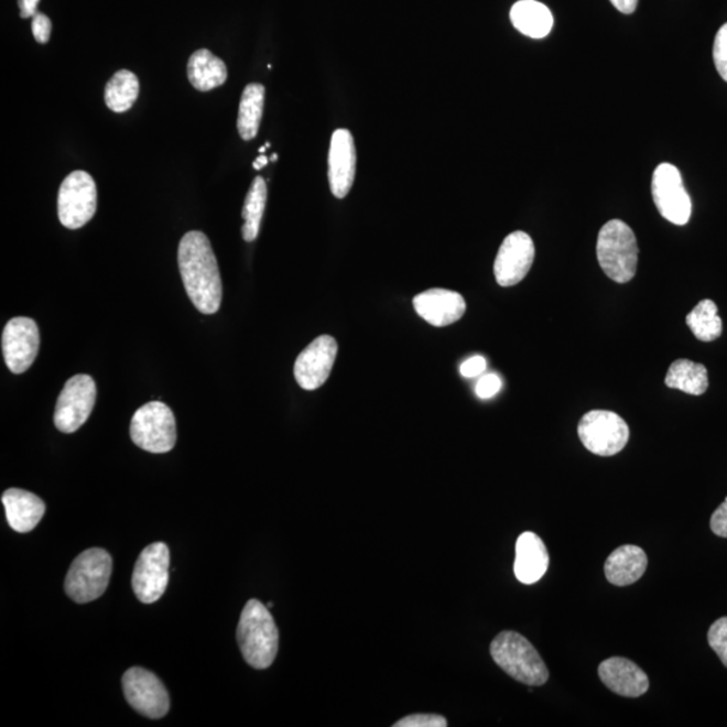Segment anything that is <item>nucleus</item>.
<instances>
[{
	"mask_svg": "<svg viewBox=\"0 0 727 727\" xmlns=\"http://www.w3.org/2000/svg\"><path fill=\"white\" fill-rule=\"evenodd\" d=\"M182 282L193 305L203 314H215L221 306L223 282L210 241L199 230L182 238L178 248Z\"/></svg>",
	"mask_w": 727,
	"mask_h": 727,
	"instance_id": "1",
	"label": "nucleus"
},
{
	"mask_svg": "<svg viewBox=\"0 0 727 727\" xmlns=\"http://www.w3.org/2000/svg\"><path fill=\"white\" fill-rule=\"evenodd\" d=\"M238 642L242 658L257 670L274 663L279 648V630L269 608L250 599L241 611Z\"/></svg>",
	"mask_w": 727,
	"mask_h": 727,
	"instance_id": "2",
	"label": "nucleus"
},
{
	"mask_svg": "<svg viewBox=\"0 0 727 727\" xmlns=\"http://www.w3.org/2000/svg\"><path fill=\"white\" fill-rule=\"evenodd\" d=\"M490 654L502 671L527 686H543L550 672L535 647L520 633L506 630L496 636Z\"/></svg>",
	"mask_w": 727,
	"mask_h": 727,
	"instance_id": "3",
	"label": "nucleus"
},
{
	"mask_svg": "<svg viewBox=\"0 0 727 727\" xmlns=\"http://www.w3.org/2000/svg\"><path fill=\"white\" fill-rule=\"evenodd\" d=\"M597 259L606 276L616 283L632 281L638 271L639 247L634 232L621 220H610L599 230Z\"/></svg>",
	"mask_w": 727,
	"mask_h": 727,
	"instance_id": "4",
	"label": "nucleus"
},
{
	"mask_svg": "<svg viewBox=\"0 0 727 727\" xmlns=\"http://www.w3.org/2000/svg\"><path fill=\"white\" fill-rule=\"evenodd\" d=\"M112 557L102 549H89L73 561L65 578V593L77 604L95 601L107 590Z\"/></svg>",
	"mask_w": 727,
	"mask_h": 727,
	"instance_id": "5",
	"label": "nucleus"
},
{
	"mask_svg": "<svg viewBox=\"0 0 727 727\" xmlns=\"http://www.w3.org/2000/svg\"><path fill=\"white\" fill-rule=\"evenodd\" d=\"M130 434L133 444L149 453H167L177 442V424L173 411L162 402L142 405L132 416Z\"/></svg>",
	"mask_w": 727,
	"mask_h": 727,
	"instance_id": "6",
	"label": "nucleus"
},
{
	"mask_svg": "<svg viewBox=\"0 0 727 727\" xmlns=\"http://www.w3.org/2000/svg\"><path fill=\"white\" fill-rule=\"evenodd\" d=\"M578 435L587 451L596 456L611 457L627 446L629 427L616 412L594 410L580 417Z\"/></svg>",
	"mask_w": 727,
	"mask_h": 727,
	"instance_id": "7",
	"label": "nucleus"
},
{
	"mask_svg": "<svg viewBox=\"0 0 727 727\" xmlns=\"http://www.w3.org/2000/svg\"><path fill=\"white\" fill-rule=\"evenodd\" d=\"M97 208V189L87 172H73L58 191V218L65 228L78 229L93 220Z\"/></svg>",
	"mask_w": 727,
	"mask_h": 727,
	"instance_id": "8",
	"label": "nucleus"
},
{
	"mask_svg": "<svg viewBox=\"0 0 727 727\" xmlns=\"http://www.w3.org/2000/svg\"><path fill=\"white\" fill-rule=\"evenodd\" d=\"M96 395L95 380L88 375H76L66 381L54 411V424L59 432H77L93 414Z\"/></svg>",
	"mask_w": 727,
	"mask_h": 727,
	"instance_id": "9",
	"label": "nucleus"
},
{
	"mask_svg": "<svg viewBox=\"0 0 727 727\" xmlns=\"http://www.w3.org/2000/svg\"><path fill=\"white\" fill-rule=\"evenodd\" d=\"M652 196L654 205L666 221L675 226H686L693 204L684 187L679 169L671 163H662L653 172Z\"/></svg>",
	"mask_w": 727,
	"mask_h": 727,
	"instance_id": "10",
	"label": "nucleus"
},
{
	"mask_svg": "<svg viewBox=\"0 0 727 727\" xmlns=\"http://www.w3.org/2000/svg\"><path fill=\"white\" fill-rule=\"evenodd\" d=\"M170 551L165 543L148 545L133 567L132 589L139 601L154 604L166 592L169 584Z\"/></svg>",
	"mask_w": 727,
	"mask_h": 727,
	"instance_id": "11",
	"label": "nucleus"
},
{
	"mask_svg": "<svg viewBox=\"0 0 727 727\" xmlns=\"http://www.w3.org/2000/svg\"><path fill=\"white\" fill-rule=\"evenodd\" d=\"M127 701L138 713L151 719L165 717L170 708L167 690L153 672L132 666L123 676Z\"/></svg>",
	"mask_w": 727,
	"mask_h": 727,
	"instance_id": "12",
	"label": "nucleus"
},
{
	"mask_svg": "<svg viewBox=\"0 0 727 727\" xmlns=\"http://www.w3.org/2000/svg\"><path fill=\"white\" fill-rule=\"evenodd\" d=\"M535 260V245L530 235L517 230L502 241L495 260V278L501 287L517 286L529 274Z\"/></svg>",
	"mask_w": 727,
	"mask_h": 727,
	"instance_id": "13",
	"label": "nucleus"
},
{
	"mask_svg": "<svg viewBox=\"0 0 727 727\" xmlns=\"http://www.w3.org/2000/svg\"><path fill=\"white\" fill-rule=\"evenodd\" d=\"M6 366L12 373L26 372L40 350V330L32 318L17 317L9 321L2 335Z\"/></svg>",
	"mask_w": 727,
	"mask_h": 727,
	"instance_id": "14",
	"label": "nucleus"
},
{
	"mask_svg": "<svg viewBox=\"0 0 727 727\" xmlns=\"http://www.w3.org/2000/svg\"><path fill=\"white\" fill-rule=\"evenodd\" d=\"M338 345L332 336H319L301 351L295 360L296 383L306 391L318 390L326 383L335 366Z\"/></svg>",
	"mask_w": 727,
	"mask_h": 727,
	"instance_id": "15",
	"label": "nucleus"
},
{
	"mask_svg": "<svg viewBox=\"0 0 727 727\" xmlns=\"http://www.w3.org/2000/svg\"><path fill=\"white\" fill-rule=\"evenodd\" d=\"M356 145L348 130L333 133L329 150V184L333 196L344 198L354 186L356 177Z\"/></svg>",
	"mask_w": 727,
	"mask_h": 727,
	"instance_id": "16",
	"label": "nucleus"
},
{
	"mask_svg": "<svg viewBox=\"0 0 727 727\" xmlns=\"http://www.w3.org/2000/svg\"><path fill=\"white\" fill-rule=\"evenodd\" d=\"M414 307L420 317L436 327L457 323L466 312L464 296L445 289H432L416 295Z\"/></svg>",
	"mask_w": 727,
	"mask_h": 727,
	"instance_id": "17",
	"label": "nucleus"
},
{
	"mask_svg": "<svg viewBox=\"0 0 727 727\" xmlns=\"http://www.w3.org/2000/svg\"><path fill=\"white\" fill-rule=\"evenodd\" d=\"M603 683L615 694L639 698L650 688V681L638 664L626 658H609L598 666Z\"/></svg>",
	"mask_w": 727,
	"mask_h": 727,
	"instance_id": "18",
	"label": "nucleus"
},
{
	"mask_svg": "<svg viewBox=\"0 0 727 727\" xmlns=\"http://www.w3.org/2000/svg\"><path fill=\"white\" fill-rule=\"evenodd\" d=\"M550 566L549 550L533 532H524L517 542L513 572L521 584L533 585L543 578Z\"/></svg>",
	"mask_w": 727,
	"mask_h": 727,
	"instance_id": "19",
	"label": "nucleus"
},
{
	"mask_svg": "<svg viewBox=\"0 0 727 727\" xmlns=\"http://www.w3.org/2000/svg\"><path fill=\"white\" fill-rule=\"evenodd\" d=\"M2 502L11 529L20 533L33 531L46 511L45 502L28 490H6Z\"/></svg>",
	"mask_w": 727,
	"mask_h": 727,
	"instance_id": "20",
	"label": "nucleus"
},
{
	"mask_svg": "<svg viewBox=\"0 0 727 727\" xmlns=\"http://www.w3.org/2000/svg\"><path fill=\"white\" fill-rule=\"evenodd\" d=\"M647 566L648 557L644 550L638 545H622L606 560V579L615 586H629L644 575Z\"/></svg>",
	"mask_w": 727,
	"mask_h": 727,
	"instance_id": "21",
	"label": "nucleus"
},
{
	"mask_svg": "<svg viewBox=\"0 0 727 727\" xmlns=\"http://www.w3.org/2000/svg\"><path fill=\"white\" fill-rule=\"evenodd\" d=\"M511 22L521 34L541 40L553 30L554 17L547 6L536 0H520L511 9Z\"/></svg>",
	"mask_w": 727,
	"mask_h": 727,
	"instance_id": "22",
	"label": "nucleus"
},
{
	"mask_svg": "<svg viewBox=\"0 0 727 727\" xmlns=\"http://www.w3.org/2000/svg\"><path fill=\"white\" fill-rule=\"evenodd\" d=\"M228 70L224 61L216 57L208 48L194 52L187 63V78L194 88L208 93L221 87L227 82Z\"/></svg>",
	"mask_w": 727,
	"mask_h": 727,
	"instance_id": "23",
	"label": "nucleus"
},
{
	"mask_svg": "<svg viewBox=\"0 0 727 727\" xmlns=\"http://www.w3.org/2000/svg\"><path fill=\"white\" fill-rule=\"evenodd\" d=\"M665 386L672 390L701 397L708 388V372L703 364L679 359L671 364L665 376Z\"/></svg>",
	"mask_w": 727,
	"mask_h": 727,
	"instance_id": "24",
	"label": "nucleus"
},
{
	"mask_svg": "<svg viewBox=\"0 0 727 727\" xmlns=\"http://www.w3.org/2000/svg\"><path fill=\"white\" fill-rule=\"evenodd\" d=\"M265 89L262 84H248L241 95L238 129L241 139L251 141L258 135L263 117Z\"/></svg>",
	"mask_w": 727,
	"mask_h": 727,
	"instance_id": "25",
	"label": "nucleus"
},
{
	"mask_svg": "<svg viewBox=\"0 0 727 727\" xmlns=\"http://www.w3.org/2000/svg\"><path fill=\"white\" fill-rule=\"evenodd\" d=\"M139 95V80L132 72L121 69L111 77L106 87V105L111 111H129Z\"/></svg>",
	"mask_w": 727,
	"mask_h": 727,
	"instance_id": "26",
	"label": "nucleus"
},
{
	"mask_svg": "<svg viewBox=\"0 0 727 727\" xmlns=\"http://www.w3.org/2000/svg\"><path fill=\"white\" fill-rule=\"evenodd\" d=\"M686 324L694 336L703 343H712L723 335V318L718 307L712 300H703L687 315Z\"/></svg>",
	"mask_w": 727,
	"mask_h": 727,
	"instance_id": "27",
	"label": "nucleus"
},
{
	"mask_svg": "<svg viewBox=\"0 0 727 727\" xmlns=\"http://www.w3.org/2000/svg\"><path fill=\"white\" fill-rule=\"evenodd\" d=\"M267 202V185L262 177L253 180L251 189L248 192L242 208V218H245V226H242V239L248 242L257 240L262 224V218L265 209Z\"/></svg>",
	"mask_w": 727,
	"mask_h": 727,
	"instance_id": "28",
	"label": "nucleus"
},
{
	"mask_svg": "<svg viewBox=\"0 0 727 727\" xmlns=\"http://www.w3.org/2000/svg\"><path fill=\"white\" fill-rule=\"evenodd\" d=\"M707 641L727 669V617H720L713 623L708 629Z\"/></svg>",
	"mask_w": 727,
	"mask_h": 727,
	"instance_id": "29",
	"label": "nucleus"
},
{
	"mask_svg": "<svg viewBox=\"0 0 727 727\" xmlns=\"http://www.w3.org/2000/svg\"><path fill=\"white\" fill-rule=\"evenodd\" d=\"M713 57L715 68L727 83V23L723 24L715 35Z\"/></svg>",
	"mask_w": 727,
	"mask_h": 727,
	"instance_id": "30",
	"label": "nucleus"
},
{
	"mask_svg": "<svg viewBox=\"0 0 727 727\" xmlns=\"http://www.w3.org/2000/svg\"><path fill=\"white\" fill-rule=\"evenodd\" d=\"M447 719L440 714H412L398 720L393 727H446Z\"/></svg>",
	"mask_w": 727,
	"mask_h": 727,
	"instance_id": "31",
	"label": "nucleus"
},
{
	"mask_svg": "<svg viewBox=\"0 0 727 727\" xmlns=\"http://www.w3.org/2000/svg\"><path fill=\"white\" fill-rule=\"evenodd\" d=\"M501 379L496 373H488L482 376L476 386V393L478 398L489 399L501 390Z\"/></svg>",
	"mask_w": 727,
	"mask_h": 727,
	"instance_id": "32",
	"label": "nucleus"
},
{
	"mask_svg": "<svg viewBox=\"0 0 727 727\" xmlns=\"http://www.w3.org/2000/svg\"><path fill=\"white\" fill-rule=\"evenodd\" d=\"M32 30L35 41L39 44H46L51 40L52 21L42 12H36L33 17Z\"/></svg>",
	"mask_w": 727,
	"mask_h": 727,
	"instance_id": "33",
	"label": "nucleus"
},
{
	"mask_svg": "<svg viewBox=\"0 0 727 727\" xmlns=\"http://www.w3.org/2000/svg\"><path fill=\"white\" fill-rule=\"evenodd\" d=\"M710 527L715 535L727 538V497L712 514Z\"/></svg>",
	"mask_w": 727,
	"mask_h": 727,
	"instance_id": "34",
	"label": "nucleus"
},
{
	"mask_svg": "<svg viewBox=\"0 0 727 727\" xmlns=\"http://www.w3.org/2000/svg\"><path fill=\"white\" fill-rule=\"evenodd\" d=\"M485 369H487V360L482 356L470 357L469 360H466L463 366H460V373L465 378H476V376L481 375Z\"/></svg>",
	"mask_w": 727,
	"mask_h": 727,
	"instance_id": "35",
	"label": "nucleus"
},
{
	"mask_svg": "<svg viewBox=\"0 0 727 727\" xmlns=\"http://www.w3.org/2000/svg\"><path fill=\"white\" fill-rule=\"evenodd\" d=\"M40 0H18L20 4L21 18L26 20V18L34 17L36 14V9H39Z\"/></svg>",
	"mask_w": 727,
	"mask_h": 727,
	"instance_id": "36",
	"label": "nucleus"
},
{
	"mask_svg": "<svg viewBox=\"0 0 727 727\" xmlns=\"http://www.w3.org/2000/svg\"><path fill=\"white\" fill-rule=\"evenodd\" d=\"M610 3L622 14L629 15L638 9L639 0H610Z\"/></svg>",
	"mask_w": 727,
	"mask_h": 727,
	"instance_id": "37",
	"label": "nucleus"
},
{
	"mask_svg": "<svg viewBox=\"0 0 727 727\" xmlns=\"http://www.w3.org/2000/svg\"><path fill=\"white\" fill-rule=\"evenodd\" d=\"M267 163H269V158L265 155H260L258 156V160L253 162V169L254 170H262L263 167L267 166Z\"/></svg>",
	"mask_w": 727,
	"mask_h": 727,
	"instance_id": "38",
	"label": "nucleus"
},
{
	"mask_svg": "<svg viewBox=\"0 0 727 727\" xmlns=\"http://www.w3.org/2000/svg\"><path fill=\"white\" fill-rule=\"evenodd\" d=\"M267 149H269V148H267V145H263V148H260V150H259V151H260V153H262V154H263V153H264V151H265Z\"/></svg>",
	"mask_w": 727,
	"mask_h": 727,
	"instance_id": "39",
	"label": "nucleus"
},
{
	"mask_svg": "<svg viewBox=\"0 0 727 727\" xmlns=\"http://www.w3.org/2000/svg\"><path fill=\"white\" fill-rule=\"evenodd\" d=\"M276 160H278V155H276V154H274V155L271 156V161H272V162H275Z\"/></svg>",
	"mask_w": 727,
	"mask_h": 727,
	"instance_id": "40",
	"label": "nucleus"
}]
</instances>
